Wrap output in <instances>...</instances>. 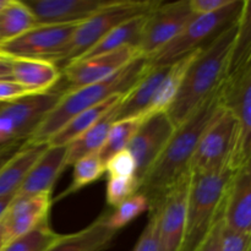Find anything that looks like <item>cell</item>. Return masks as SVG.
<instances>
[{"label": "cell", "mask_w": 251, "mask_h": 251, "mask_svg": "<svg viewBox=\"0 0 251 251\" xmlns=\"http://www.w3.org/2000/svg\"><path fill=\"white\" fill-rule=\"evenodd\" d=\"M223 107L220 86L176 127L158 159L137 188V193L146 196L150 203L156 202L176 180L188 173L189 164L201 136Z\"/></svg>", "instance_id": "1"}, {"label": "cell", "mask_w": 251, "mask_h": 251, "mask_svg": "<svg viewBox=\"0 0 251 251\" xmlns=\"http://www.w3.org/2000/svg\"><path fill=\"white\" fill-rule=\"evenodd\" d=\"M238 25L239 17L203 46L191 63L176 100L167 109V114L176 127L223 82L237 38Z\"/></svg>", "instance_id": "2"}, {"label": "cell", "mask_w": 251, "mask_h": 251, "mask_svg": "<svg viewBox=\"0 0 251 251\" xmlns=\"http://www.w3.org/2000/svg\"><path fill=\"white\" fill-rule=\"evenodd\" d=\"M149 68V60L140 56L105 80L76 90L64 91L56 104L43 118L27 141L31 144H47L54 134L81 112L104 102L113 96L129 92Z\"/></svg>", "instance_id": "3"}, {"label": "cell", "mask_w": 251, "mask_h": 251, "mask_svg": "<svg viewBox=\"0 0 251 251\" xmlns=\"http://www.w3.org/2000/svg\"><path fill=\"white\" fill-rule=\"evenodd\" d=\"M233 171L228 164L212 172L191 174L186 225L180 251H195L222 216L223 201Z\"/></svg>", "instance_id": "4"}, {"label": "cell", "mask_w": 251, "mask_h": 251, "mask_svg": "<svg viewBox=\"0 0 251 251\" xmlns=\"http://www.w3.org/2000/svg\"><path fill=\"white\" fill-rule=\"evenodd\" d=\"M249 163L240 151L237 119L223 107L201 136L189 164V172L202 174L226 164L237 171Z\"/></svg>", "instance_id": "5"}, {"label": "cell", "mask_w": 251, "mask_h": 251, "mask_svg": "<svg viewBox=\"0 0 251 251\" xmlns=\"http://www.w3.org/2000/svg\"><path fill=\"white\" fill-rule=\"evenodd\" d=\"M159 4L161 1L110 0L107 6L77 25L61 51L59 63L68 64L76 60L113 28L134 17L150 14Z\"/></svg>", "instance_id": "6"}, {"label": "cell", "mask_w": 251, "mask_h": 251, "mask_svg": "<svg viewBox=\"0 0 251 251\" xmlns=\"http://www.w3.org/2000/svg\"><path fill=\"white\" fill-rule=\"evenodd\" d=\"M245 0H232L228 6L208 15L195 16L176 37L167 46L149 59V64L154 68L169 66L174 61L188 55L196 49L206 46L208 39H212L226 26L234 22L239 17Z\"/></svg>", "instance_id": "7"}, {"label": "cell", "mask_w": 251, "mask_h": 251, "mask_svg": "<svg viewBox=\"0 0 251 251\" xmlns=\"http://www.w3.org/2000/svg\"><path fill=\"white\" fill-rule=\"evenodd\" d=\"M63 93V90H53L5 103L0 109V145L28 140Z\"/></svg>", "instance_id": "8"}, {"label": "cell", "mask_w": 251, "mask_h": 251, "mask_svg": "<svg viewBox=\"0 0 251 251\" xmlns=\"http://www.w3.org/2000/svg\"><path fill=\"white\" fill-rule=\"evenodd\" d=\"M78 24L42 25L0 43V54L10 59H37L59 63L64 47Z\"/></svg>", "instance_id": "9"}, {"label": "cell", "mask_w": 251, "mask_h": 251, "mask_svg": "<svg viewBox=\"0 0 251 251\" xmlns=\"http://www.w3.org/2000/svg\"><path fill=\"white\" fill-rule=\"evenodd\" d=\"M189 0L161 2L146 16L137 49L142 58L151 56L169 43L195 17Z\"/></svg>", "instance_id": "10"}, {"label": "cell", "mask_w": 251, "mask_h": 251, "mask_svg": "<svg viewBox=\"0 0 251 251\" xmlns=\"http://www.w3.org/2000/svg\"><path fill=\"white\" fill-rule=\"evenodd\" d=\"M190 172L176 180L156 202L158 212V239L161 251H180L186 225Z\"/></svg>", "instance_id": "11"}, {"label": "cell", "mask_w": 251, "mask_h": 251, "mask_svg": "<svg viewBox=\"0 0 251 251\" xmlns=\"http://www.w3.org/2000/svg\"><path fill=\"white\" fill-rule=\"evenodd\" d=\"M176 126L167 112L149 115L140 125L139 130L127 146V151L134 157L137 188L154 162L158 159L164 146L173 135Z\"/></svg>", "instance_id": "12"}, {"label": "cell", "mask_w": 251, "mask_h": 251, "mask_svg": "<svg viewBox=\"0 0 251 251\" xmlns=\"http://www.w3.org/2000/svg\"><path fill=\"white\" fill-rule=\"evenodd\" d=\"M140 56L137 47L129 46L103 55L65 64L63 75L66 81V88L63 91L76 90L105 80Z\"/></svg>", "instance_id": "13"}, {"label": "cell", "mask_w": 251, "mask_h": 251, "mask_svg": "<svg viewBox=\"0 0 251 251\" xmlns=\"http://www.w3.org/2000/svg\"><path fill=\"white\" fill-rule=\"evenodd\" d=\"M51 205V193L14 198L0 218L2 247L26 234L48 218Z\"/></svg>", "instance_id": "14"}, {"label": "cell", "mask_w": 251, "mask_h": 251, "mask_svg": "<svg viewBox=\"0 0 251 251\" xmlns=\"http://www.w3.org/2000/svg\"><path fill=\"white\" fill-rule=\"evenodd\" d=\"M110 0H32L25 1L37 26L81 24L107 6Z\"/></svg>", "instance_id": "15"}, {"label": "cell", "mask_w": 251, "mask_h": 251, "mask_svg": "<svg viewBox=\"0 0 251 251\" xmlns=\"http://www.w3.org/2000/svg\"><path fill=\"white\" fill-rule=\"evenodd\" d=\"M225 227L251 234V169L250 163L233 173L223 201Z\"/></svg>", "instance_id": "16"}, {"label": "cell", "mask_w": 251, "mask_h": 251, "mask_svg": "<svg viewBox=\"0 0 251 251\" xmlns=\"http://www.w3.org/2000/svg\"><path fill=\"white\" fill-rule=\"evenodd\" d=\"M68 146H49L34 163L20 188L15 193V198L39 195L51 193L56 179L66 168Z\"/></svg>", "instance_id": "17"}, {"label": "cell", "mask_w": 251, "mask_h": 251, "mask_svg": "<svg viewBox=\"0 0 251 251\" xmlns=\"http://www.w3.org/2000/svg\"><path fill=\"white\" fill-rule=\"evenodd\" d=\"M10 59V58H9ZM11 80L33 95L53 91L61 73L54 63L37 59H10Z\"/></svg>", "instance_id": "18"}, {"label": "cell", "mask_w": 251, "mask_h": 251, "mask_svg": "<svg viewBox=\"0 0 251 251\" xmlns=\"http://www.w3.org/2000/svg\"><path fill=\"white\" fill-rule=\"evenodd\" d=\"M168 66L150 65L149 70L135 83L134 87L124 96L115 114V120L126 119L132 117H149V107L159 83L163 80Z\"/></svg>", "instance_id": "19"}, {"label": "cell", "mask_w": 251, "mask_h": 251, "mask_svg": "<svg viewBox=\"0 0 251 251\" xmlns=\"http://www.w3.org/2000/svg\"><path fill=\"white\" fill-rule=\"evenodd\" d=\"M117 233L108 227L107 215H103L85 229L74 234H61L48 251H104L112 244Z\"/></svg>", "instance_id": "20"}, {"label": "cell", "mask_w": 251, "mask_h": 251, "mask_svg": "<svg viewBox=\"0 0 251 251\" xmlns=\"http://www.w3.org/2000/svg\"><path fill=\"white\" fill-rule=\"evenodd\" d=\"M47 144H26L0 169V198L17 191L27 173L47 150Z\"/></svg>", "instance_id": "21"}, {"label": "cell", "mask_w": 251, "mask_h": 251, "mask_svg": "<svg viewBox=\"0 0 251 251\" xmlns=\"http://www.w3.org/2000/svg\"><path fill=\"white\" fill-rule=\"evenodd\" d=\"M125 95L126 93L113 96L104 102L81 112L80 114L74 117L70 122L66 123L56 134H54L47 141V145H49V146H68V145H70L80 135L91 129L98 120L102 119L113 108L118 107L122 103Z\"/></svg>", "instance_id": "22"}, {"label": "cell", "mask_w": 251, "mask_h": 251, "mask_svg": "<svg viewBox=\"0 0 251 251\" xmlns=\"http://www.w3.org/2000/svg\"><path fill=\"white\" fill-rule=\"evenodd\" d=\"M200 49L191 51L188 55L183 56V58L174 61L172 65L168 66L163 80L161 81L153 98H152L147 115L154 114V113L167 112V109L171 107L173 100H176V95L179 92V88H180L184 77H185L186 71L190 68L191 63L198 56Z\"/></svg>", "instance_id": "23"}, {"label": "cell", "mask_w": 251, "mask_h": 251, "mask_svg": "<svg viewBox=\"0 0 251 251\" xmlns=\"http://www.w3.org/2000/svg\"><path fill=\"white\" fill-rule=\"evenodd\" d=\"M147 15L134 17V19L129 20V21H125L123 24H120L119 26H117L112 31L108 32L100 42H97L92 48L85 51L76 60H85V59L93 58V56L103 55V54L118 50V49L124 48V47H137Z\"/></svg>", "instance_id": "24"}, {"label": "cell", "mask_w": 251, "mask_h": 251, "mask_svg": "<svg viewBox=\"0 0 251 251\" xmlns=\"http://www.w3.org/2000/svg\"><path fill=\"white\" fill-rule=\"evenodd\" d=\"M120 105V104H119ZM119 105L113 108L100 120H98L91 129L68 145V156H66V167H70L82 157L91 153L100 152L104 145L110 126L115 122V114Z\"/></svg>", "instance_id": "25"}, {"label": "cell", "mask_w": 251, "mask_h": 251, "mask_svg": "<svg viewBox=\"0 0 251 251\" xmlns=\"http://www.w3.org/2000/svg\"><path fill=\"white\" fill-rule=\"evenodd\" d=\"M36 20L25 1L7 0L0 12V37L1 42L10 41L36 27Z\"/></svg>", "instance_id": "26"}, {"label": "cell", "mask_w": 251, "mask_h": 251, "mask_svg": "<svg viewBox=\"0 0 251 251\" xmlns=\"http://www.w3.org/2000/svg\"><path fill=\"white\" fill-rule=\"evenodd\" d=\"M146 118L147 117H132L126 118V119L115 120L113 123L104 145L98 152L100 161L104 163V166L105 162L112 158L115 153L127 149L132 137L139 130L140 125Z\"/></svg>", "instance_id": "27"}, {"label": "cell", "mask_w": 251, "mask_h": 251, "mask_svg": "<svg viewBox=\"0 0 251 251\" xmlns=\"http://www.w3.org/2000/svg\"><path fill=\"white\" fill-rule=\"evenodd\" d=\"M60 237L61 234L51 228L47 218L28 233L5 244L0 251H48Z\"/></svg>", "instance_id": "28"}, {"label": "cell", "mask_w": 251, "mask_h": 251, "mask_svg": "<svg viewBox=\"0 0 251 251\" xmlns=\"http://www.w3.org/2000/svg\"><path fill=\"white\" fill-rule=\"evenodd\" d=\"M73 166V181L69 185L68 190L61 194V198L76 193L80 189H82L83 186H87L90 184L95 183V181L100 180L103 174L105 173V166L100 161L98 152L82 157L78 161H76Z\"/></svg>", "instance_id": "29"}, {"label": "cell", "mask_w": 251, "mask_h": 251, "mask_svg": "<svg viewBox=\"0 0 251 251\" xmlns=\"http://www.w3.org/2000/svg\"><path fill=\"white\" fill-rule=\"evenodd\" d=\"M114 208L115 210L113 211V213L107 215V225L110 229L118 232L140 215L150 211L151 203L146 196L136 193Z\"/></svg>", "instance_id": "30"}, {"label": "cell", "mask_w": 251, "mask_h": 251, "mask_svg": "<svg viewBox=\"0 0 251 251\" xmlns=\"http://www.w3.org/2000/svg\"><path fill=\"white\" fill-rule=\"evenodd\" d=\"M137 193L136 178H108L107 183V203L112 207L129 199Z\"/></svg>", "instance_id": "31"}, {"label": "cell", "mask_w": 251, "mask_h": 251, "mask_svg": "<svg viewBox=\"0 0 251 251\" xmlns=\"http://www.w3.org/2000/svg\"><path fill=\"white\" fill-rule=\"evenodd\" d=\"M105 173L108 178H135L136 166L134 157L127 150L118 152L105 162Z\"/></svg>", "instance_id": "32"}, {"label": "cell", "mask_w": 251, "mask_h": 251, "mask_svg": "<svg viewBox=\"0 0 251 251\" xmlns=\"http://www.w3.org/2000/svg\"><path fill=\"white\" fill-rule=\"evenodd\" d=\"M132 251H161L158 239V212L154 206L150 208V217L146 227Z\"/></svg>", "instance_id": "33"}, {"label": "cell", "mask_w": 251, "mask_h": 251, "mask_svg": "<svg viewBox=\"0 0 251 251\" xmlns=\"http://www.w3.org/2000/svg\"><path fill=\"white\" fill-rule=\"evenodd\" d=\"M221 251H251V234H244L223 227Z\"/></svg>", "instance_id": "34"}, {"label": "cell", "mask_w": 251, "mask_h": 251, "mask_svg": "<svg viewBox=\"0 0 251 251\" xmlns=\"http://www.w3.org/2000/svg\"><path fill=\"white\" fill-rule=\"evenodd\" d=\"M31 95L33 93L27 91L26 88L22 87L20 83L15 82L11 78L0 80V103H9Z\"/></svg>", "instance_id": "35"}, {"label": "cell", "mask_w": 251, "mask_h": 251, "mask_svg": "<svg viewBox=\"0 0 251 251\" xmlns=\"http://www.w3.org/2000/svg\"><path fill=\"white\" fill-rule=\"evenodd\" d=\"M232 0H189L190 9L196 16L208 15L228 6Z\"/></svg>", "instance_id": "36"}, {"label": "cell", "mask_w": 251, "mask_h": 251, "mask_svg": "<svg viewBox=\"0 0 251 251\" xmlns=\"http://www.w3.org/2000/svg\"><path fill=\"white\" fill-rule=\"evenodd\" d=\"M223 227H225V222H223V217L221 216L217 222L213 225L212 229L208 233L206 239L199 245L195 251H221V235H222Z\"/></svg>", "instance_id": "37"}, {"label": "cell", "mask_w": 251, "mask_h": 251, "mask_svg": "<svg viewBox=\"0 0 251 251\" xmlns=\"http://www.w3.org/2000/svg\"><path fill=\"white\" fill-rule=\"evenodd\" d=\"M26 141L27 140H20V141L9 142L0 150V169L21 150V147L26 144Z\"/></svg>", "instance_id": "38"}, {"label": "cell", "mask_w": 251, "mask_h": 251, "mask_svg": "<svg viewBox=\"0 0 251 251\" xmlns=\"http://www.w3.org/2000/svg\"><path fill=\"white\" fill-rule=\"evenodd\" d=\"M11 78V66L9 58H0V80Z\"/></svg>", "instance_id": "39"}, {"label": "cell", "mask_w": 251, "mask_h": 251, "mask_svg": "<svg viewBox=\"0 0 251 251\" xmlns=\"http://www.w3.org/2000/svg\"><path fill=\"white\" fill-rule=\"evenodd\" d=\"M15 194H11V195H6L0 198V218L2 217V215L5 213V211L7 210L9 205L11 203V201L14 200Z\"/></svg>", "instance_id": "40"}, {"label": "cell", "mask_w": 251, "mask_h": 251, "mask_svg": "<svg viewBox=\"0 0 251 251\" xmlns=\"http://www.w3.org/2000/svg\"><path fill=\"white\" fill-rule=\"evenodd\" d=\"M6 4H7V0H0V12H1L2 9L6 6Z\"/></svg>", "instance_id": "41"}, {"label": "cell", "mask_w": 251, "mask_h": 251, "mask_svg": "<svg viewBox=\"0 0 251 251\" xmlns=\"http://www.w3.org/2000/svg\"><path fill=\"white\" fill-rule=\"evenodd\" d=\"M2 248V238H1V232H0V250Z\"/></svg>", "instance_id": "42"}, {"label": "cell", "mask_w": 251, "mask_h": 251, "mask_svg": "<svg viewBox=\"0 0 251 251\" xmlns=\"http://www.w3.org/2000/svg\"><path fill=\"white\" fill-rule=\"evenodd\" d=\"M4 105H5V103H0V109H1V108L4 107Z\"/></svg>", "instance_id": "43"}, {"label": "cell", "mask_w": 251, "mask_h": 251, "mask_svg": "<svg viewBox=\"0 0 251 251\" xmlns=\"http://www.w3.org/2000/svg\"><path fill=\"white\" fill-rule=\"evenodd\" d=\"M5 145H7V144H2V145H0V150H1V149H2V147H4V146H5Z\"/></svg>", "instance_id": "44"}, {"label": "cell", "mask_w": 251, "mask_h": 251, "mask_svg": "<svg viewBox=\"0 0 251 251\" xmlns=\"http://www.w3.org/2000/svg\"><path fill=\"white\" fill-rule=\"evenodd\" d=\"M0 58H5V56H2V55H1V54H0Z\"/></svg>", "instance_id": "45"}, {"label": "cell", "mask_w": 251, "mask_h": 251, "mask_svg": "<svg viewBox=\"0 0 251 251\" xmlns=\"http://www.w3.org/2000/svg\"><path fill=\"white\" fill-rule=\"evenodd\" d=\"M0 43H1V37H0Z\"/></svg>", "instance_id": "46"}]
</instances>
